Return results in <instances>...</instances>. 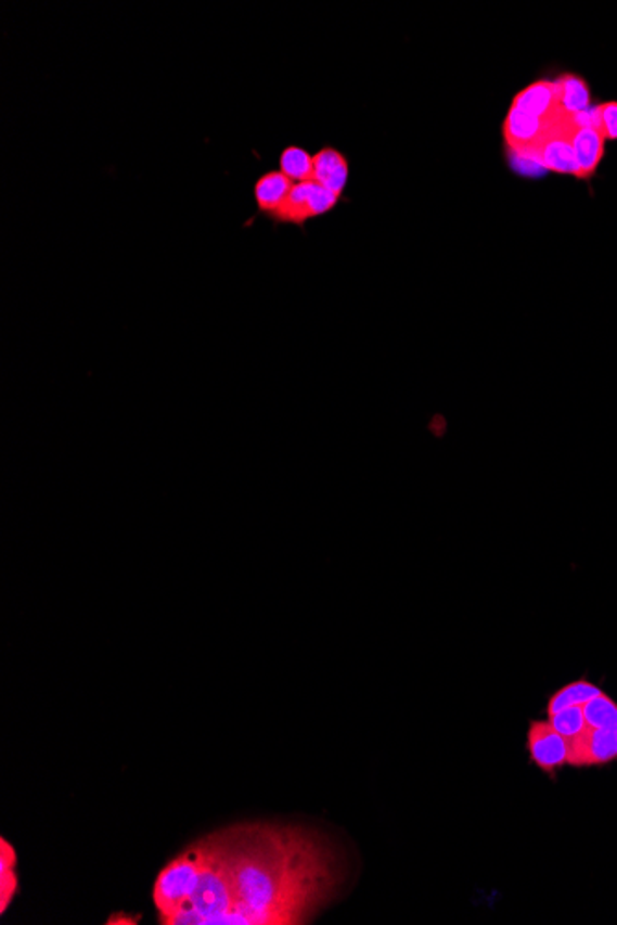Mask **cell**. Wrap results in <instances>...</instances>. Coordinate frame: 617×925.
<instances>
[{
	"label": "cell",
	"mask_w": 617,
	"mask_h": 925,
	"mask_svg": "<svg viewBox=\"0 0 617 925\" xmlns=\"http://www.w3.org/2000/svg\"><path fill=\"white\" fill-rule=\"evenodd\" d=\"M512 107H518L522 112L529 113L540 120H549V118L555 117L558 113L556 81L538 80L530 83L529 88H525L524 91H519L514 97Z\"/></svg>",
	"instance_id": "ba28073f"
},
{
	"label": "cell",
	"mask_w": 617,
	"mask_h": 925,
	"mask_svg": "<svg viewBox=\"0 0 617 925\" xmlns=\"http://www.w3.org/2000/svg\"><path fill=\"white\" fill-rule=\"evenodd\" d=\"M582 709L588 727L595 730H617V701L606 695L605 691L593 696Z\"/></svg>",
	"instance_id": "9a60e30c"
},
{
	"label": "cell",
	"mask_w": 617,
	"mask_h": 925,
	"mask_svg": "<svg viewBox=\"0 0 617 925\" xmlns=\"http://www.w3.org/2000/svg\"><path fill=\"white\" fill-rule=\"evenodd\" d=\"M340 202V196L331 193L314 181L294 183L285 204L275 213L272 220L278 224L306 226L312 218L324 217L333 211Z\"/></svg>",
	"instance_id": "3957f363"
},
{
	"label": "cell",
	"mask_w": 617,
	"mask_h": 925,
	"mask_svg": "<svg viewBox=\"0 0 617 925\" xmlns=\"http://www.w3.org/2000/svg\"><path fill=\"white\" fill-rule=\"evenodd\" d=\"M548 719L556 732L561 733L562 737L568 741V743L584 732V728H587V719H584V709H582V706H569V708L556 711L555 715H551Z\"/></svg>",
	"instance_id": "2e32d148"
},
{
	"label": "cell",
	"mask_w": 617,
	"mask_h": 925,
	"mask_svg": "<svg viewBox=\"0 0 617 925\" xmlns=\"http://www.w3.org/2000/svg\"><path fill=\"white\" fill-rule=\"evenodd\" d=\"M614 761H617V730H595L587 724L584 732L568 743L569 767H605Z\"/></svg>",
	"instance_id": "5b68a950"
},
{
	"label": "cell",
	"mask_w": 617,
	"mask_h": 925,
	"mask_svg": "<svg viewBox=\"0 0 617 925\" xmlns=\"http://www.w3.org/2000/svg\"><path fill=\"white\" fill-rule=\"evenodd\" d=\"M558 89V113L566 117H575L579 113L587 112L592 107L590 86L584 78L577 75H562L556 78Z\"/></svg>",
	"instance_id": "8fae6325"
},
{
	"label": "cell",
	"mask_w": 617,
	"mask_h": 925,
	"mask_svg": "<svg viewBox=\"0 0 617 925\" xmlns=\"http://www.w3.org/2000/svg\"><path fill=\"white\" fill-rule=\"evenodd\" d=\"M17 856L7 838L0 840V913L4 914L17 892V874H15Z\"/></svg>",
	"instance_id": "4fadbf2b"
},
{
	"label": "cell",
	"mask_w": 617,
	"mask_h": 925,
	"mask_svg": "<svg viewBox=\"0 0 617 925\" xmlns=\"http://www.w3.org/2000/svg\"><path fill=\"white\" fill-rule=\"evenodd\" d=\"M312 181L343 198L349 180L348 157L344 156L340 150L324 146L317 154H312Z\"/></svg>",
	"instance_id": "8992f818"
},
{
	"label": "cell",
	"mask_w": 617,
	"mask_h": 925,
	"mask_svg": "<svg viewBox=\"0 0 617 925\" xmlns=\"http://www.w3.org/2000/svg\"><path fill=\"white\" fill-rule=\"evenodd\" d=\"M599 693H603V690L599 688L597 683H592L587 678L566 683V685H562L561 690H556L553 695L549 696L548 717L555 715L561 709L569 708V706H584Z\"/></svg>",
	"instance_id": "7c38bea8"
},
{
	"label": "cell",
	"mask_w": 617,
	"mask_h": 925,
	"mask_svg": "<svg viewBox=\"0 0 617 925\" xmlns=\"http://www.w3.org/2000/svg\"><path fill=\"white\" fill-rule=\"evenodd\" d=\"M599 110V131L605 137L606 141H616L617 139V102H605L597 106Z\"/></svg>",
	"instance_id": "e0dca14e"
},
{
	"label": "cell",
	"mask_w": 617,
	"mask_h": 925,
	"mask_svg": "<svg viewBox=\"0 0 617 925\" xmlns=\"http://www.w3.org/2000/svg\"><path fill=\"white\" fill-rule=\"evenodd\" d=\"M605 137L593 128H577L571 139L575 159L579 165L580 180H590L605 157Z\"/></svg>",
	"instance_id": "9c48e42d"
},
{
	"label": "cell",
	"mask_w": 617,
	"mask_h": 925,
	"mask_svg": "<svg viewBox=\"0 0 617 925\" xmlns=\"http://www.w3.org/2000/svg\"><path fill=\"white\" fill-rule=\"evenodd\" d=\"M527 751L538 769L555 776L568 765V741L556 732L549 719H535L527 730Z\"/></svg>",
	"instance_id": "277c9868"
},
{
	"label": "cell",
	"mask_w": 617,
	"mask_h": 925,
	"mask_svg": "<svg viewBox=\"0 0 617 925\" xmlns=\"http://www.w3.org/2000/svg\"><path fill=\"white\" fill-rule=\"evenodd\" d=\"M312 168H314L312 154H309L306 149L291 144L287 149L281 150L280 172L287 176L293 183L311 181Z\"/></svg>",
	"instance_id": "5bb4252c"
},
{
	"label": "cell",
	"mask_w": 617,
	"mask_h": 925,
	"mask_svg": "<svg viewBox=\"0 0 617 925\" xmlns=\"http://www.w3.org/2000/svg\"><path fill=\"white\" fill-rule=\"evenodd\" d=\"M548 131V120L532 117L529 113L522 112L518 107H512L506 113L503 123V137L511 152L537 146Z\"/></svg>",
	"instance_id": "52a82bcc"
},
{
	"label": "cell",
	"mask_w": 617,
	"mask_h": 925,
	"mask_svg": "<svg viewBox=\"0 0 617 925\" xmlns=\"http://www.w3.org/2000/svg\"><path fill=\"white\" fill-rule=\"evenodd\" d=\"M200 869H202V853L196 840L157 874L154 883V903H156L159 924H172V920L191 900L194 888L198 885Z\"/></svg>",
	"instance_id": "7a4b0ae2"
},
{
	"label": "cell",
	"mask_w": 617,
	"mask_h": 925,
	"mask_svg": "<svg viewBox=\"0 0 617 925\" xmlns=\"http://www.w3.org/2000/svg\"><path fill=\"white\" fill-rule=\"evenodd\" d=\"M293 185V181L280 170H270L267 175H262L254 185V200L259 213L270 218L274 217L275 213L280 211L281 205L285 204Z\"/></svg>",
	"instance_id": "30bf717a"
},
{
	"label": "cell",
	"mask_w": 617,
	"mask_h": 925,
	"mask_svg": "<svg viewBox=\"0 0 617 925\" xmlns=\"http://www.w3.org/2000/svg\"><path fill=\"white\" fill-rule=\"evenodd\" d=\"M198 845V885L170 925L307 924L343 879L333 848L306 827L244 824Z\"/></svg>",
	"instance_id": "6da1fadb"
}]
</instances>
